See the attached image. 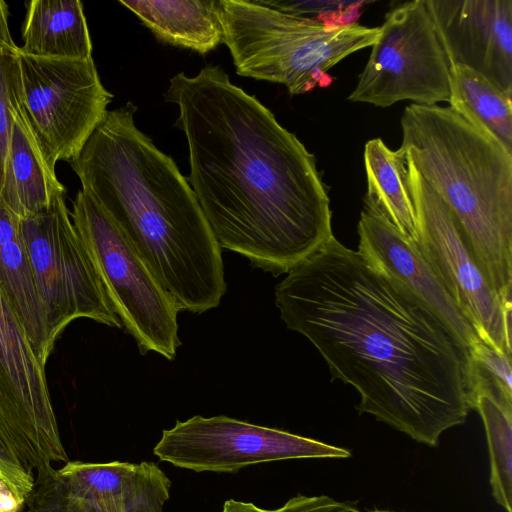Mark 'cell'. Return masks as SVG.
<instances>
[{
    "mask_svg": "<svg viewBox=\"0 0 512 512\" xmlns=\"http://www.w3.org/2000/svg\"><path fill=\"white\" fill-rule=\"evenodd\" d=\"M287 328L360 395V413L430 447L471 410L469 354L394 280L334 236L275 288Z\"/></svg>",
    "mask_w": 512,
    "mask_h": 512,
    "instance_id": "1",
    "label": "cell"
},
{
    "mask_svg": "<svg viewBox=\"0 0 512 512\" xmlns=\"http://www.w3.org/2000/svg\"><path fill=\"white\" fill-rule=\"evenodd\" d=\"M164 96L178 107L187 180L221 249L279 276L333 237L314 155L220 65L176 74Z\"/></svg>",
    "mask_w": 512,
    "mask_h": 512,
    "instance_id": "2",
    "label": "cell"
},
{
    "mask_svg": "<svg viewBox=\"0 0 512 512\" xmlns=\"http://www.w3.org/2000/svg\"><path fill=\"white\" fill-rule=\"evenodd\" d=\"M136 111L131 102L108 110L69 163L180 311L201 314L226 292L221 247L174 160L136 126Z\"/></svg>",
    "mask_w": 512,
    "mask_h": 512,
    "instance_id": "3",
    "label": "cell"
},
{
    "mask_svg": "<svg viewBox=\"0 0 512 512\" xmlns=\"http://www.w3.org/2000/svg\"><path fill=\"white\" fill-rule=\"evenodd\" d=\"M398 149L453 212L480 270L512 292V152L450 107L408 105Z\"/></svg>",
    "mask_w": 512,
    "mask_h": 512,
    "instance_id": "4",
    "label": "cell"
},
{
    "mask_svg": "<svg viewBox=\"0 0 512 512\" xmlns=\"http://www.w3.org/2000/svg\"><path fill=\"white\" fill-rule=\"evenodd\" d=\"M219 5L223 43L237 74L283 84L291 95L328 86L331 67L371 47L379 36V27L326 26L260 0H219Z\"/></svg>",
    "mask_w": 512,
    "mask_h": 512,
    "instance_id": "5",
    "label": "cell"
},
{
    "mask_svg": "<svg viewBox=\"0 0 512 512\" xmlns=\"http://www.w3.org/2000/svg\"><path fill=\"white\" fill-rule=\"evenodd\" d=\"M71 218L115 314L141 354L152 351L174 360L181 345L180 308L174 298L116 222L84 189L76 194Z\"/></svg>",
    "mask_w": 512,
    "mask_h": 512,
    "instance_id": "6",
    "label": "cell"
},
{
    "mask_svg": "<svg viewBox=\"0 0 512 512\" xmlns=\"http://www.w3.org/2000/svg\"><path fill=\"white\" fill-rule=\"evenodd\" d=\"M371 47L348 100L377 107L449 102L450 64L425 0L389 10Z\"/></svg>",
    "mask_w": 512,
    "mask_h": 512,
    "instance_id": "7",
    "label": "cell"
},
{
    "mask_svg": "<svg viewBox=\"0 0 512 512\" xmlns=\"http://www.w3.org/2000/svg\"><path fill=\"white\" fill-rule=\"evenodd\" d=\"M21 230L55 340L79 318L122 328L73 224L65 195L47 209L21 219Z\"/></svg>",
    "mask_w": 512,
    "mask_h": 512,
    "instance_id": "8",
    "label": "cell"
},
{
    "mask_svg": "<svg viewBox=\"0 0 512 512\" xmlns=\"http://www.w3.org/2000/svg\"><path fill=\"white\" fill-rule=\"evenodd\" d=\"M24 109L46 159L71 161L100 124L114 95L93 58L29 56L17 52Z\"/></svg>",
    "mask_w": 512,
    "mask_h": 512,
    "instance_id": "9",
    "label": "cell"
},
{
    "mask_svg": "<svg viewBox=\"0 0 512 512\" xmlns=\"http://www.w3.org/2000/svg\"><path fill=\"white\" fill-rule=\"evenodd\" d=\"M406 164L419 224V250L478 338L511 356V303L498 295L480 270L449 206Z\"/></svg>",
    "mask_w": 512,
    "mask_h": 512,
    "instance_id": "10",
    "label": "cell"
},
{
    "mask_svg": "<svg viewBox=\"0 0 512 512\" xmlns=\"http://www.w3.org/2000/svg\"><path fill=\"white\" fill-rule=\"evenodd\" d=\"M0 435L23 467L40 472L68 462L45 365L0 284Z\"/></svg>",
    "mask_w": 512,
    "mask_h": 512,
    "instance_id": "11",
    "label": "cell"
},
{
    "mask_svg": "<svg viewBox=\"0 0 512 512\" xmlns=\"http://www.w3.org/2000/svg\"><path fill=\"white\" fill-rule=\"evenodd\" d=\"M153 453L175 467L215 473L279 460L351 456L344 448L224 415L177 420L162 431Z\"/></svg>",
    "mask_w": 512,
    "mask_h": 512,
    "instance_id": "12",
    "label": "cell"
},
{
    "mask_svg": "<svg viewBox=\"0 0 512 512\" xmlns=\"http://www.w3.org/2000/svg\"><path fill=\"white\" fill-rule=\"evenodd\" d=\"M450 66L512 93V0H425Z\"/></svg>",
    "mask_w": 512,
    "mask_h": 512,
    "instance_id": "13",
    "label": "cell"
},
{
    "mask_svg": "<svg viewBox=\"0 0 512 512\" xmlns=\"http://www.w3.org/2000/svg\"><path fill=\"white\" fill-rule=\"evenodd\" d=\"M358 252L427 308L465 350L480 340L418 246L379 212L364 206Z\"/></svg>",
    "mask_w": 512,
    "mask_h": 512,
    "instance_id": "14",
    "label": "cell"
},
{
    "mask_svg": "<svg viewBox=\"0 0 512 512\" xmlns=\"http://www.w3.org/2000/svg\"><path fill=\"white\" fill-rule=\"evenodd\" d=\"M12 130L5 160L1 201L20 219L47 209L65 195L26 114L21 86L11 103Z\"/></svg>",
    "mask_w": 512,
    "mask_h": 512,
    "instance_id": "15",
    "label": "cell"
},
{
    "mask_svg": "<svg viewBox=\"0 0 512 512\" xmlns=\"http://www.w3.org/2000/svg\"><path fill=\"white\" fill-rule=\"evenodd\" d=\"M0 284L36 357L46 365L54 348L21 230V219L0 199Z\"/></svg>",
    "mask_w": 512,
    "mask_h": 512,
    "instance_id": "16",
    "label": "cell"
},
{
    "mask_svg": "<svg viewBox=\"0 0 512 512\" xmlns=\"http://www.w3.org/2000/svg\"><path fill=\"white\" fill-rule=\"evenodd\" d=\"M160 40L205 54L223 43L219 0H120Z\"/></svg>",
    "mask_w": 512,
    "mask_h": 512,
    "instance_id": "17",
    "label": "cell"
},
{
    "mask_svg": "<svg viewBox=\"0 0 512 512\" xmlns=\"http://www.w3.org/2000/svg\"><path fill=\"white\" fill-rule=\"evenodd\" d=\"M25 5L23 45L18 52L43 58H92V42L81 1L31 0Z\"/></svg>",
    "mask_w": 512,
    "mask_h": 512,
    "instance_id": "18",
    "label": "cell"
},
{
    "mask_svg": "<svg viewBox=\"0 0 512 512\" xmlns=\"http://www.w3.org/2000/svg\"><path fill=\"white\" fill-rule=\"evenodd\" d=\"M364 166L367 179L365 206L379 212L417 245L419 224L402 153L391 150L380 138L371 139L364 147Z\"/></svg>",
    "mask_w": 512,
    "mask_h": 512,
    "instance_id": "19",
    "label": "cell"
},
{
    "mask_svg": "<svg viewBox=\"0 0 512 512\" xmlns=\"http://www.w3.org/2000/svg\"><path fill=\"white\" fill-rule=\"evenodd\" d=\"M512 93L500 90L477 71L450 66L449 104L475 127L497 139L512 152Z\"/></svg>",
    "mask_w": 512,
    "mask_h": 512,
    "instance_id": "20",
    "label": "cell"
},
{
    "mask_svg": "<svg viewBox=\"0 0 512 512\" xmlns=\"http://www.w3.org/2000/svg\"><path fill=\"white\" fill-rule=\"evenodd\" d=\"M472 409L480 414L485 429L492 496L505 512H512V404L483 390L476 394Z\"/></svg>",
    "mask_w": 512,
    "mask_h": 512,
    "instance_id": "21",
    "label": "cell"
},
{
    "mask_svg": "<svg viewBox=\"0 0 512 512\" xmlns=\"http://www.w3.org/2000/svg\"><path fill=\"white\" fill-rule=\"evenodd\" d=\"M468 392L470 407L476 394L490 390L508 404H512L511 356L481 340L468 350Z\"/></svg>",
    "mask_w": 512,
    "mask_h": 512,
    "instance_id": "22",
    "label": "cell"
},
{
    "mask_svg": "<svg viewBox=\"0 0 512 512\" xmlns=\"http://www.w3.org/2000/svg\"><path fill=\"white\" fill-rule=\"evenodd\" d=\"M171 480L154 462L143 461L125 483V512H163L169 499Z\"/></svg>",
    "mask_w": 512,
    "mask_h": 512,
    "instance_id": "23",
    "label": "cell"
},
{
    "mask_svg": "<svg viewBox=\"0 0 512 512\" xmlns=\"http://www.w3.org/2000/svg\"><path fill=\"white\" fill-rule=\"evenodd\" d=\"M262 4L279 11L314 19L326 26H343L356 23L360 9L365 2L346 1H284L260 0Z\"/></svg>",
    "mask_w": 512,
    "mask_h": 512,
    "instance_id": "24",
    "label": "cell"
},
{
    "mask_svg": "<svg viewBox=\"0 0 512 512\" xmlns=\"http://www.w3.org/2000/svg\"><path fill=\"white\" fill-rule=\"evenodd\" d=\"M20 86L17 54L0 53V189L12 130L11 103Z\"/></svg>",
    "mask_w": 512,
    "mask_h": 512,
    "instance_id": "25",
    "label": "cell"
},
{
    "mask_svg": "<svg viewBox=\"0 0 512 512\" xmlns=\"http://www.w3.org/2000/svg\"><path fill=\"white\" fill-rule=\"evenodd\" d=\"M221 512H360L354 505L339 502L333 498L320 496L297 495L290 498L282 507L267 510L250 502L228 499L224 502Z\"/></svg>",
    "mask_w": 512,
    "mask_h": 512,
    "instance_id": "26",
    "label": "cell"
},
{
    "mask_svg": "<svg viewBox=\"0 0 512 512\" xmlns=\"http://www.w3.org/2000/svg\"><path fill=\"white\" fill-rule=\"evenodd\" d=\"M0 481L22 506L35 487L33 473L27 471L0 435Z\"/></svg>",
    "mask_w": 512,
    "mask_h": 512,
    "instance_id": "27",
    "label": "cell"
},
{
    "mask_svg": "<svg viewBox=\"0 0 512 512\" xmlns=\"http://www.w3.org/2000/svg\"><path fill=\"white\" fill-rule=\"evenodd\" d=\"M8 4L0 0V53L17 54L19 46L13 41L8 23Z\"/></svg>",
    "mask_w": 512,
    "mask_h": 512,
    "instance_id": "28",
    "label": "cell"
},
{
    "mask_svg": "<svg viewBox=\"0 0 512 512\" xmlns=\"http://www.w3.org/2000/svg\"><path fill=\"white\" fill-rule=\"evenodd\" d=\"M20 507L10 490L0 481V512H19Z\"/></svg>",
    "mask_w": 512,
    "mask_h": 512,
    "instance_id": "29",
    "label": "cell"
},
{
    "mask_svg": "<svg viewBox=\"0 0 512 512\" xmlns=\"http://www.w3.org/2000/svg\"><path fill=\"white\" fill-rule=\"evenodd\" d=\"M368 512H392V511H384V510H373V511H368Z\"/></svg>",
    "mask_w": 512,
    "mask_h": 512,
    "instance_id": "30",
    "label": "cell"
},
{
    "mask_svg": "<svg viewBox=\"0 0 512 512\" xmlns=\"http://www.w3.org/2000/svg\"><path fill=\"white\" fill-rule=\"evenodd\" d=\"M27 512H36V511H34V510H30V511H27Z\"/></svg>",
    "mask_w": 512,
    "mask_h": 512,
    "instance_id": "31",
    "label": "cell"
}]
</instances>
